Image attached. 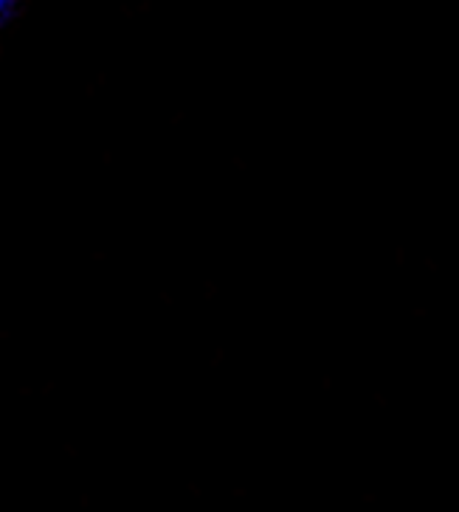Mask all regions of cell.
<instances>
[{"label":"cell","mask_w":459,"mask_h":512,"mask_svg":"<svg viewBox=\"0 0 459 512\" xmlns=\"http://www.w3.org/2000/svg\"><path fill=\"white\" fill-rule=\"evenodd\" d=\"M12 15H15V3L12 0H0V26H6Z\"/></svg>","instance_id":"cell-1"}]
</instances>
